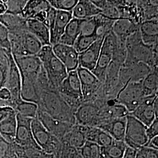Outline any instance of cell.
I'll return each instance as SVG.
<instances>
[{
    "label": "cell",
    "mask_w": 158,
    "mask_h": 158,
    "mask_svg": "<svg viewBox=\"0 0 158 158\" xmlns=\"http://www.w3.org/2000/svg\"><path fill=\"white\" fill-rule=\"evenodd\" d=\"M7 57L8 70L5 87L11 94V98L8 101H2L1 106H8L13 109L17 104L22 100L21 97V78L19 71L12 56L11 52H5Z\"/></svg>",
    "instance_id": "8992f818"
},
{
    "label": "cell",
    "mask_w": 158,
    "mask_h": 158,
    "mask_svg": "<svg viewBox=\"0 0 158 158\" xmlns=\"http://www.w3.org/2000/svg\"><path fill=\"white\" fill-rule=\"evenodd\" d=\"M17 128V113L14 111L0 123V135L6 141L14 143Z\"/></svg>",
    "instance_id": "484cf974"
},
{
    "label": "cell",
    "mask_w": 158,
    "mask_h": 158,
    "mask_svg": "<svg viewBox=\"0 0 158 158\" xmlns=\"http://www.w3.org/2000/svg\"><path fill=\"white\" fill-rule=\"evenodd\" d=\"M38 110L53 118L71 124H76L74 113L57 91L49 89L42 91Z\"/></svg>",
    "instance_id": "7a4b0ae2"
},
{
    "label": "cell",
    "mask_w": 158,
    "mask_h": 158,
    "mask_svg": "<svg viewBox=\"0 0 158 158\" xmlns=\"http://www.w3.org/2000/svg\"><path fill=\"white\" fill-rule=\"evenodd\" d=\"M8 61L0 62V90L5 87L8 76Z\"/></svg>",
    "instance_id": "ee69618b"
},
{
    "label": "cell",
    "mask_w": 158,
    "mask_h": 158,
    "mask_svg": "<svg viewBox=\"0 0 158 158\" xmlns=\"http://www.w3.org/2000/svg\"><path fill=\"white\" fill-rule=\"evenodd\" d=\"M0 47L4 52H11L10 33L6 27L0 23Z\"/></svg>",
    "instance_id": "b9f144b4"
},
{
    "label": "cell",
    "mask_w": 158,
    "mask_h": 158,
    "mask_svg": "<svg viewBox=\"0 0 158 158\" xmlns=\"http://www.w3.org/2000/svg\"><path fill=\"white\" fill-rule=\"evenodd\" d=\"M15 113L24 117L35 119L37 118L38 113V106L31 102L21 100L14 108Z\"/></svg>",
    "instance_id": "1f68e13d"
},
{
    "label": "cell",
    "mask_w": 158,
    "mask_h": 158,
    "mask_svg": "<svg viewBox=\"0 0 158 158\" xmlns=\"http://www.w3.org/2000/svg\"><path fill=\"white\" fill-rule=\"evenodd\" d=\"M27 1L23 0H4L6 6V13L12 15H21Z\"/></svg>",
    "instance_id": "74e56055"
},
{
    "label": "cell",
    "mask_w": 158,
    "mask_h": 158,
    "mask_svg": "<svg viewBox=\"0 0 158 158\" xmlns=\"http://www.w3.org/2000/svg\"><path fill=\"white\" fill-rule=\"evenodd\" d=\"M86 127L79 125H74L63 138L62 143L80 149L87 141L85 138Z\"/></svg>",
    "instance_id": "7402d4cb"
},
{
    "label": "cell",
    "mask_w": 158,
    "mask_h": 158,
    "mask_svg": "<svg viewBox=\"0 0 158 158\" xmlns=\"http://www.w3.org/2000/svg\"><path fill=\"white\" fill-rule=\"evenodd\" d=\"M81 84L83 102H93L102 90V83L90 70L79 66L76 69Z\"/></svg>",
    "instance_id": "30bf717a"
},
{
    "label": "cell",
    "mask_w": 158,
    "mask_h": 158,
    "mask_svg": "<svg viewBox=\"0 0 158 158\" xmlns=\"http://www.w3.org/2000/svg\"><path fill=\"white\" fill-rule=\"evenodd\" d=\"M17 128L14 143L23 148L40 149L34 139L31 122L32 119L17 114Z\"/></svg>",
    "instance_id": "4fadbf2b"
},
{
    "label": "cell",
    "mask_w": 158,
    "mask_h": 158,
    "mask_svg": "<svg viewBox=\"0 0 158 158\" xmlns=\"http://www.w3.org/2000/svg\"></svg>",
    "instance_id": "9f6ffc18"
},
{
    "label": "cell",
    "mask_w": 158,
    "mask_h": 158,
    "mask_svg": "<svg viewBox=\"0 0 158 158\" xmlns=\"http://www.w3.org/2000/svg\"><path fill=\"white\" fill-rule=\"evenodd\" d=\"M147 127L129 114L127 116V124L124 142L127 146L135 150L145 147L149 141L146 133Z\"/></svg>",
    "instance_id": "ba28073f"
},
{
    "label": "cell",
    "mask_w": 158,
    "mask_h": 158,
    "mask_svg": "<svg viewBox=\"0 0 158 158\" xmlns=\"http://www.w3.org/2000/svg\"><path fill=\"white\" fill-rule=\"evenodd\" d=\"M6 6L4 1H0V15L6 14Z\"/></svg>",
    "instance_id": "f5cc1de1"
},
{
    "label": "cell",
    "mask_w": 158,
    "mask_h": 158,
    "mask_svg": "<svg viewBox=\"0 0 158 158\" xmlns=\"http://www.w3.org/2000/svg\"><path fill=\"white\" fill-rule=\"evenodd\" d=\"M14 111V109L10 107L0 106V123Z\"/></svg>",
    "instance_id": "bcb514c9"
},
{
    "label": "cell",
    "mask_w": 158,
    "mask_h": 158,
    "mask_svg": "<svg viewBox=\"0 0 158 158\" xmlns=\"http://www.w3.org/2000/svg\"><path fill=\"white\" fill-rule=\"evenodd\" d=\"M142 42L150 46L158 45V19L145 21L139 25Z\"/></svg>",
    "instance_id": "44dd1931"
},
{
    "label": "cell",
    "mask_w": 158,
    "mask_h": 158,
    "mask_svg": "<svg viewBox=\"0 0 158 158\" xmlns=\"http://www.w3.org/2000/svg\"><path fill=\"white\" fill-rule=\"evenodd\" d=\"M83 21L84 19L72 18L66 26L59 43L73 46L74 42L80 34L81 27Z\"/></svg>",
    "instance_id": "d4e9b609"
},
{
    "label": "cell",
    "mask_w": 158,
    "mask_h": 158,
    "mask_svg": "<svg viewBox=\"0 0 158 158\" xmlns=\"http://www.w3.org/2000/svg\"><path fill=\"white\" fill-rule=\"evenodd\" d=\"M99 108L93 102H83L74 113L76 124L84 127H96L98 123Z\"/></svg>",
    "instance_id": "5bb4252c"
},
{
    "label": "cell",
    "mask_w": 158,
    "mask_h": 158,
    "mask_svg": "<svg viewBox=\"0 0 158 158\" xmlns=\"http://www.w3.org/2000/svg\"><path fill=\"white\" fill-rule=\"evenodd\" d=\"M141 83H129L118 93L115 102L124 106L128 113L133 112L143 98Z\"/></svg>",
    "instance_id": "7c38bea8"
},
{
    "label": "cell",
    "mask_w": 158,
    "mask_h": 158,
    "mask_svg": "<svg viewBox=\"0 0 158 158\" xmlns=\"http://www.w3.org/2000/svg\"><path fill=\"white\" fill-rule=\"evenodd\" d=\"M51 6L48 1H28L21 16L25 19H35L44 12L48 11Z\"/></svg>",
    "instance_id": "f546056e"
},
{
    "label": "cell",
    "mask_w": 158,
    "mask_h": 158,
    "mask_svg": "<svg viewBox=\"0 0 158 158\" xmlns=\"http://www.w3.org/2000/svg\"><path fill=\"white\" fill-rule=\"evenodd\" d=\"M48 2L56 10L72 12L78 0H52L48 1Z\"/></svg>",
    "instance_id": "ab89813d"
},
{
    "label": "cell",
    "mask_w": 158,
    "mask_h": 158,
    "mask_svg": "<svg viewBox=\"0 0 158 158\" xmlns=\"http://www.w3.org/2000/svg\"><path fill=\"white\" fill-rule=\"evenodd\" d=\"M57 91L74 113L83 103L81 84L76 70L68 73Z\"/></svg>",
    "instance_id": "5b68a950"
},
{
    "label": "cell",
    "mask_w": 158,
    "mask_h": 158,
    "mask_svg": "<svg viewBox=\"0 0 158 158\" xmlns=\"http://www.w3.org/2000/svg\"><path fill=\"white\" fill-rule=\"evenodd\" d=\"M13 57L21 78L37 79L38 74L42 68V63L38 57L35 55Z\"/></svg>",
    "instance_id": "9a60e30c"
},
{
    "label": "cell",
    "mask_w": 158,
    "mask_h": 158,
    "mask_svg": "<svg viewBox=\"0 0 158 158\" xmlns=\"http://www.w3.org/2000/svg\"><path fill=\"white\" fill-rule=\"evenodd\" d=\"M96 21V35L98 39L105 37L113 30L114 23L115 21L104 17L101 14L95 17Z\"/></svg>",
    "instance_id": "d6a6232c"
},
{
    "label": "cell",
    "mask_w": 158,
    "mask_h": 158,
    "mask_svg": "<svg viewBox=\"0 0 158 158\" xmlns=\"http://www.w3.org/2000/svg\"><path fill=\"white\" fill-rule=\"evenodd\" d=\"M158 68H155L142 81L143 97L158 95Z\"/></svg>",
    "instance_id": "4dcf8cb0"
},
{
    "label": "cell",
    "mask_w": 158,
    "mask_h": 158,
    "mask_svg": "<svg viewBox=\"0 0 158 158\" xmlns=\"http://www.w3.org/2000/svg\"><path fill=\"white\" fill-rule=\"evenodd\" d=\"M80 151L83 158H100L101 156V148L90 142L86 141Z\"/></svg>",
    "instance_id": "d590c367"
},
{
    "label": "cell",
    "mask_w": 158,
    "mask_h": 158,
    "mask_svg": "<svg viewBox=\"0 0 158 158\" xmlns=\"http://www.w3.org/2000/svg\"><path fill=\"white\" fill-rule=\"evenodd\" d=\"M146 148V152L148 158H158V150H155L151 149L149 148Z\"/></svg>",
    "instance_id": "816d5d0a"
},
{
    "label": "cell",
    "mask_w": 158,
    "mask_h": 158,
    "mask_svg": "<svg viewBox=\"0 0 158 158\" xmlns=\"http://www.w3.org/2000/svg\"><path fill=\"white\" fill-rule=\"evenodd\" d=\"M31 129L35 141L42 151L52 155L59 152L62 142L49 132L37 118L32 119Z\"/></svg>",
    "instance_id": "52a82bcc"
},
{
    "label": "cell",
    "mask_w": 158,
    "mask_h": 158,
    "mask_svg": "<svg viewBox=\"0 0 158 158\" xmlns=\"http://www.w3.org/2000/svg\"><path fill=\"white\" fill-rule=\"evenodd\" d=\"M72 18L71 12L57 10L55 21L50 31L51 45H54L59 42L66 26Z\"/></svg>",
    "instance_id": "ffe728a7"
},
{
    "label": "cell",
    "mask_w": 158,
    "mask_h": 158,
    "mask_svg": "<svg viewBox=\"0 0 158 158\" xmlns=\"http://www.w3.org/2000/svg\"><path fill=\"white\" fill-rule=\"evenodd\" d=\"M145 147L153 149L158 150V136L149 140Z\"/></svg>",
    "instance_id": "c3c4849f"
},
{
    "label": "cell",
    "mask_w": 158,
    "mask_h": 158,
    "mask_svg": "<svg viewBox=\"0 0 158 158\" xmlns=\"http://www.w3.org/2000/svg\"><path fill=\"white\" fill-rule=\"evenodd\" d=\"M10 98V93L6 89L3 88L0 90V101H8Z\"/></svg>",
    "instance_id": "7dc6e473"
},
{
    "label": "cell",
    "mask_w": 158,
    "mask_h": 158,
    "mask_svg": "<svg viewBox=\"0 0 158 158\" xmlns=\"http://www.w3.org/2000/svg\"><path fill=\"white\" fill-rule=\"evenodd\" d=\"M127 148L124 141L114 140L111 144L101 148V152L111 158H122Z\"/></svg>",
    "instance_id": "836d02e7"
},
{
    "label": "cell",
    "mask_w": 158,
    "mask_h": 158,
    "mask_svg": "<svg viewBox=\"0 0 158 158\" xmlns=\"http://www.w3.org/2000/svg\"><path fill=\"white\" fill-rule=\"evenodd\" d=\"M158 95L143 97L139 106L130 114L148 127L158 119Z\"/></svg>",
    "instance_id": "8fae6325"
},
{
    "label": "cell",
    "mask_w": 158,
    "mask_h": 158,
    "mask_svg": "<svg viewBox=\"0 0 158 158\" xmlns=\"http://www.w3.org/2000/svg\"><path fill=\"white\" fill-rule=\"evenodd\" d=\"M135 158H148L145 147H141L136 150Z\"/></svg>",
    "instance_id": "f907efd6"
},
{
    "label": "cell",
    "mask_w": 158,
    "mask_h": 158,
    "mask_svg": "<svg viewBox=\"0 0 158 158\" xmlns=\"http://www.w3.org/2000/svg\"><path fill=\"white\" fill-rule=\"evenodd\" d=\"M0 23L6 27L10 34L28 30L27 19L21 15H12L6 13L0 15Z\"/></svg>",
    "instance_id": "83f0119b"
},
{
    "label": "cell",
    "mask_w": 158,
    "mask_h": 158,
    "mask_svg": "<svg viewBox=\"0 0 158 158\" xmlns=\"http://www.w3.org/2000/svg\"><path fill=\"white\" fill-rule=\"evenodd\" d=\"M96 27L97 24L95 17L84 19V21L81 27V32L80 35L85 36H96Z\"/></svg>",
    "instance_id": "60d3db41"
},
{
    "label": "cell",
    "mask_w": 158,
    "mask_h": 158,
    "mask_svg": "<svg viewBox=\"0 0 158 158\" xmlns=\"http://www.w3.org/2000/svg\"><path fill=\"white\" fill-rule=\"evenodd\" d=\"M102 13L101 10L97 8L91 1L80 0L72 11L73 18L85 19L96 17Z\"/></svg>",
    "instance_id": "cb8c5ba5"
},
{
    "label": "cell",
    "mask_w": 158,
    "mask_h": 158,
    "mask_svg": "<svg viewBox=\"0 0 158 158\" xmlns=\"http://www.w3.org/2000/svg\"><path fill=\"white\" fill-rule=\"evenodd\" d=\"M146 133L149 141L153 138L158 136V119H155L151 124L147 127Z\"/></svg>",
    "instance_id": "f6af8a7d"
},
{
    "label": "cell",
    "mask_w": 158,
    "mask_h": 158,
    "mask_svg": "<svg viewBox=\"0 0 158 158\" xmlns=\"http://www.w3.org/2000/svg\"><path fill=\"white\" fill-rule=\"evenodd\" d=\"M100 158H110V157H108L107 156H106V155H105L104 154H103V153H102L101 152V156H100Z\"/></svg>",
    "instance_id": "11a10c76"
},
{
    "label": "cell",
    "mask_w": 158,
    "mask_h": 158,
    "mask_svg": "<svg viewBox=\"0 0 158 158\" xmlns=\"http://www.w3.org/2000/svg\"><path fill=\"white\" fill-rule=\"evenodd\" d=\"M116 44L117 37L111 31L104 38L96 68L92 71V73L102 83L104 81L108 68L112 61Z\"/></svg>",
    "instance_id": "9c48e42d"
},
{
    "label": "cell",
    "mask_w": 158,
    "mask_h": 158,
    "mask_svg": "<svg viewBox=\"0 0 158 158\" xmlns=\"http://www.w3.org/2000/svg\"><path fill=\"white\" fill-rule=\"evenodd\" d=\"M139 25L128 19H119L114 23L112 31L117 38L125 39L139 29Z\"/></svg>",
    "instance_id": "f1b7e54d"
},
{
    "label": "cell",
    "mask_w": 158,
    "mask_h": 158,
    "mask_svg": "<svg viewBox=\"0 0 158 158\" xmlns=\"http://www.w3.org/2000/svg\"><path fill=\"white\" fill-rule=\"evenodd\" d=\"M63 145L62 158H83L80 149L66 145Z\"/></svg>",
    "instance_id": "7bdbcfd3"
},
{
    "label": "cell",
    "mask_w": 158,
    "mask_h": 158,
    "mask_svg": "<svg viewBox=\"0 0 158 158\" xmlns=\"http://www.w3.org/2000/svg\"><path fill=\"white\" fill-rule=\"evenodd\" d=\"M52 50L55 55L63 64L68 73L76 70L79 66V54L73 46L58 43L52 46Z\"/></svg>",
    "instance_id": "2e32d148"
},
{
    "label": "cell",
    "mask_w": 158,
    "mask_h": 158,
    "mask_svg": "<svg viewBox=\"0 0 158 158\" xmlns=\"http://www.w3.org/2000/svg\"><path fill=\"white\" fill-rule=\"evenodd\" d=\"M104 38L102 37L96 40L89 48L79 53V66L91 72L95 69Z\"/></svg>",
    "instance_id": "ac0fdd59"
},
{
    "label": "cell",
    "mask_w": 158,
    "mask_h": 158,
    "mask_svg": "<svg viewBox=\"0 0 158 158\" xmlns=\"http://www.w3.org/2000/svg\"><path fill=\"white\" fill-rule=\"evenodd\" d=\"M7 60V57L5 52L0 47V62H4Z\"/></svg>",
    "instance_id": "db71d44e"
},
{
    "label": "cell",
    "mask_w": 158,
    "mask_h": 158,
    "mask_svg": "<svg viewBox=\"0 0 158 158\" xmlns=\"http://www.w3.org/2000/svg\"><path fill=\"white\" fill-rule=\"evenodd\" d=\"M126 124L127 117L103 121L97 127L107 133L114 140L124 141Z\"/></svg>",
    "instance_id": "d6986e66"
},
{
    "label": "cell",
    "mask_w": 158,
    "mask_h": 158,
    "mask_svg": "<svg viewBox=\"0 0 158 158\" xmlns=\"http://www.w3.org/2000/svg\"><path fill=\"white\" fill-rule=\"evenodd\" d=\"M14 143L6 141L0 135V158H17Z\"/></svg>",
    "instance_id": "f35d334b"
},
{
    "label": "cell",
    "mask_w": 158,
    "mask_h": 158,
    "mask_svg": "<svg viewBox=\"0 0 158 158\" xmlns=\"http://www.w3.org/2000/svg\"><path fill=\"white\" fill-rule=\"evenodd\" d=\"M37 118L42 124L52 135L55 136L60 141L68 132L73 124H71L53 118L46 113L38 110Z\"/></svg>",
    "instance_id": "e0dca14e"
},
{
    "label": "cell",
    "mask_w": 158,
    "mask_h": 158,
    "mask_svg": "<svg viewBox=\"0 0 158 158\" xmlns=\"http://www.w3.org/2000/svg\"><path fill=\"white\" fill-rule=\"evenodd\" d=\"M127 55V50L126 48V40L117 38V44L113 53L112 61L122 66L124 63Z\"/></svg>",
    "instance_id": "e575fe53"
},
{
    "label": "cell",
    "mask_w": 158,
    "mask_h": 158,
    "mask_svg": "<svg viewBox=\"0 0 158 158\" xmlns=\"http://www.w3.org/2000/svg\"><path fill=\"white\" fill-rule=\"evenodd\" d=\"M36 56L42 63L51 88L53 90H57L60 85L68 76L66 69L55 55L52 50V46H42Z\"/></svg>",
    "instance_id": "3957f363"
},
{
    "label": "cell",
    "mask_w": 158,
    "mask_h": 158,
    "mask_svg": "<svg viewBox=\"0 0 158 158\" xmlns=\"http://www.w3.org/2000/svg\"><path fill=\"white\" fill-rule=\"evenodd\" d=\"M11 52L14 57L35 56L42 48V45L28 30L10 34Z\"/></svg>",
    "instance_id": "277c9868"
},
{
    "label": "cell",
    "mask_w": 158,
    "mask_h": 158,
    "mask_svg": "<svg viewBox=\"0 0 158 158\" xmlns=\"http://www.w3.org/2000/svg\"><path fill=\"white\" fill-rule=\"evenodd\" d=\"M27 26L29 32L40 40L43 46L51 45L50 31L44 23L29 19L27 20Z\"/></svg>",
    "instance_id": "603a6c76"
},
{
    "label": "cell",
    "mask_w": 158,
    "mask_h": 158,
    "mask_svg": "<svg viewBox=\"0 0 158 158\" xmlns=\"http://www.w3.org/2000/svg\"><path fill=\"white\" fill-rule=\"evenodd\" d=\"M85 138L87 141L96 143L100 148L109 146L114 140L104 131L97 127H86Z\"/></svg>",
    "instance_id": "4316f807"
},
{
    "label": "cell",
    "mask_w": 158,
    "mask_h": 158,
    "mask_svg": "<svg viewBox=\"0 0 158 158\" xmlns=\"http://www.w3.org/2000/svg\"><path fill=\"white\" fill-rule=\"evenodd\" d=\"M126 48L127 55L123 67L142 62L152 69L158 68V45L150 46L144 44L139 30L127 38Z\"/></svg>",
    "instance_id": "6da1fadb"
},
{
    "label": "cell",
    "mask_w": 158,
    "mask_h": 158,
    "mask_svg": "<svg viewBox=\"0 0 158 158\" xmlns=\"http://www.w3.org/2000/svg\"><path fill=\"white\" fill-rule=\"evenodd\" d=\"M136 150L127 147L122 158H135Z\"/></svg>",
    "instance_id": "681fc988"
},
{
    "label": "cell",
    "mask_w": 158,
    "mask_h": 158,
    "mask_svg": "<svg viewBox=\"0 0 158 158\" xmlns=\"http://www.w3.org/2000/svg\"><path fill=\"white\" fill-rule=\"evenodd\" d=\"M98 38L96 36L79 35L74 44L73 48L78 53L86 50L89 48Z\"/></svg>",
    "instance_id": "8d00e7d4"
}]
</instances>
